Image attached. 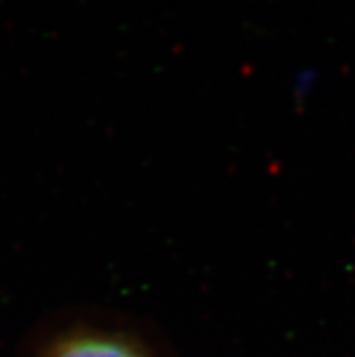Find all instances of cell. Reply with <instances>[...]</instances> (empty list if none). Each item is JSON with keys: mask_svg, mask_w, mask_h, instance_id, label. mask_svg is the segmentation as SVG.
Instances as JSON below:
<instances>
[{"mask_svg": "<svg viewBox=\"0 0 355 357\" xmlns=\"http://www.w3.org/2000/svg\"><path fill=\"white\" fill-rule=\"evenodd\" d=\"M31 357H165L144 321L104 308L56 314L36 334Z\"/></svg>", "mask_w": 355, "mask_h": 357, "instance_id": "1", "label": "cell"}]
</instances>
